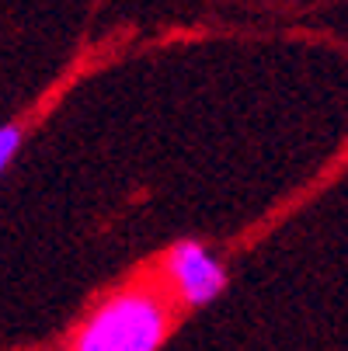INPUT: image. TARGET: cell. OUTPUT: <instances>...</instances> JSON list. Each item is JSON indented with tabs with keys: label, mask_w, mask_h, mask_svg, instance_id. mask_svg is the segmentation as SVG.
Instances as JSON below:
<instances>
[{
	"label": "cell",
	"mask_w": 348,
	"mask_h": 351,
	"mask_svg": "<svg viewBox=\"0 0 348 351\" xmlns=\"http://www.w3.org/2000/svg\"><path fill=\"white\" fill-rule=\"evenodd\" d=\"M171 334V306L146 285L119 289L77 327L70 351H161Z\"/></svg>",
	"instance_id": "obj_1"
},
{
	"label": "cell",
	"mask_w": 348,
	"mask_h": 351,
	"mask_svg": "<svg viewBox=\"0 0 348 351\" xmlns=\"http://www.w3.org/2000/svg\"><path fill=\"white\" fill-rule=\"evenodd\" d=\"M164 268H167V278L181 299V306L188 310H202L209 303L227 292V265L213 254V250L202 243V240H174L167 247V258H164Z\"/></svg>",
	"instance_id": "obj_2"
},
{
	"label": "cell",
	"mask_w": 348,
	"mask_h": 351,
	"mask_svg": "<svg viewBox=\"0 0 348 351\" xmlns=\"http://www.w3.org/2000/svg\"><path fill=\"white\" fill-rule=\"evenodd\" d=\"M21 139H25L21 122H8V125H0V178H4V171H8V167H11V160L18 157Z\"/></svg>",
	"instance_id": "obj_3"
}]
</instances>
